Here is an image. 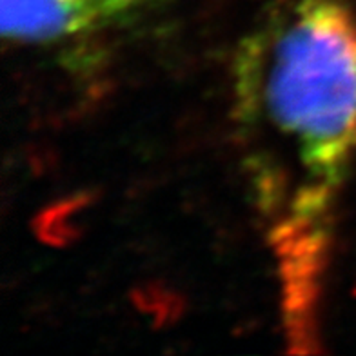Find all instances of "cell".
I'll list each match as a JSON object with an SVG mask.
<instances>
[{
	"label": "cell",
	"instance_id": "7a4b0ae2",
	"mask_svg": "<svg viewBox=\"0 0 356 356\" xmlns=\"http://www.w3.org/2000/svg\"><path fill=\"white\" fill-rule=\"evenodd\" d=\"M2 37L26 46H67L100 22L95 0H0Z\"/></svg>",
	"mask_w": 356,
	"mask_h": 356
},
{
	"label": "cell",
	"instance_id": "3957f363",
	"mask_svg": "<svg viewBox=\"0 0 356 356\" xmlns=\"http://www.w3.org/2000/svg\"><path fill=\"white\" fill-rule=\"evenodd\" d=\"M156 2L159 0H95V6L104 22H111V20L127 19Z\"/></svg>",
	"mask_w": 356,
	"mask_h": 356
},
{
	"label": "cell",
	"instance_id": "6da1fadb",
	"mask_svg": "<svg viewBox=\"0 0 356 356\" xmlns=\"http://www.w3.org/2000/svg\"><path fill=\"white\" fill-rule=\"evenodd\" d=\"M233 62L249 188L309 314L334 197L356 153V17L346 0H258Z\"/></svg>",
	"mask_w": 356,
	"mask_h": 356
}]
</instances>
